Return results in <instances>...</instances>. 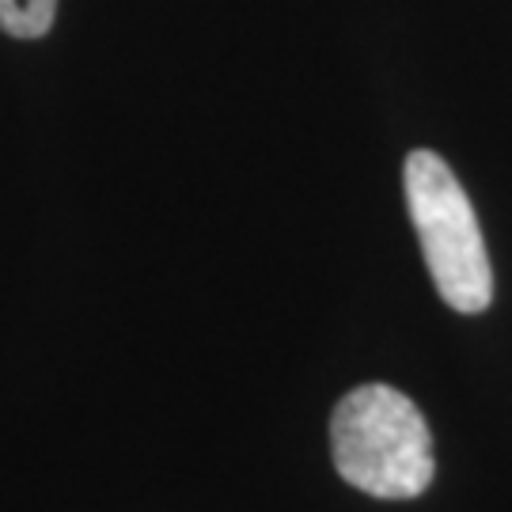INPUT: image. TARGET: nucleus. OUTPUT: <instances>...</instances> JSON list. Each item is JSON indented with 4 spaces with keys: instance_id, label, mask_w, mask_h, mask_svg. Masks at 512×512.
I'll list each match as a JSON object with an SVG mask.
<instances>
[{
    "instance_id": "3",
    "label": "nucleus",
    "mask_w": 512,
    "mask_h": 512,
    "mask_svg": "<svg viewBox=\"0 0 512 512\" xmlns=\"http://www.w3.org/2000/svg\"><path fill=\"white\" fill-rule=\"evenodd\" d=\"M57 0H0V31L12 38L50 35Z\"/></svg>"
},
{
    "instance_id": "2",
    "label": "nucleus",
    "mask_w": 512,
    "mask_h": 512,
    "mask_svg": "<svg viewBox=\"0 0 512 512\" xmlns=\"http://www.w3.org/2000/svg\"><path fill=\"white\" fill-rule=\"evenodd\" d=\"M406 209L440 300L459 315H478L494 300V266L475 205L444 156L418 148L403 164Z\"/></svg>"
},
{
    "instance_id": "1",
    "label": "nucleus",
    "mask_w": 512,
    "mask_h": 512,
    "mask_svg": "<svg viewBox=\"0 0 512 512\" xmlns=\"http://www.w3.org/2000/svg\"><path fill=\"white\" fill-rule=\"evenodd\" d=\"M330 456L353 490L410 501L429 490L437 456L425 414L387 384L353 387L330 414Z\"/></svg>"
}]
</instances>
